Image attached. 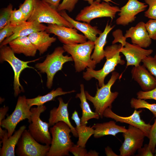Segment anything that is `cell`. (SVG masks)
Wrapping results in <instances>:
<instances>
[{"label": "cell", "instance_id": "52a82bcc", "mask_svg": "<svg viewBox=\"0 0 156 156\" xmlns=\"http://www.w3.org/2000/svg\"><path fill=\"white\" fill-rule=\"evenodd\" d=\"M120 10V8L117 6L112 5L105 1L101 2L95 0L82 9L76 16L75 20L88 23L97 18L109 17L112 21L116 13Z\"/></svg>", "mask_w": 156, "mask_h": 156}, {"label": "cell", "instance_id": "ab89813d", "mask_svg": "<svg viewBox=\"0 0 156 156\" xmlns=\"http://www.w3.org/2000/svg\"><path fill=\"white\" fill-rule=\"evenodd\" d=\"M145 26L151 38L156 40V19H150L145 23Z\"/></svg>", "mask_w": 156, "mask_h": 156}, {"label": "cell", "instance_id": "4316f807", "mask_svg": "<svg viewBox=\"0 0 156 156\" xmlns=\"http://www.w3.org/2000/svg\"><path fill=\"white\" fill-rule=\"evenodd\" d=\"M72 119L76 125L75 129L78 135V140L77 144L85 148L86 144L92 135L94 133L93 127L86 126V124H81V119L79 118L77 112L75 110L72 114Z\"/></svg>", "mask_w": 156, "mask_h": 156}, {"label": "cell", "instance_id": "d6986e66", "mask_svg": "<svg viewBox=\"0 0 156 156\" xmlns=\"http://www.w3.org/2000/svg\"><path fill=\"white\" fill-rule=\"evenodd\" d=\"M131 73L132 78L142 91H149L156 87V79L143 65L133 67Z\"/></svg>", "mask_w": 156, "mask_h": 156}, {"label": "cell", "instance_id": "603a6c76", "mask_svg": "<svg viewBox=\"0 0 156 156\" xmlns=\"http://www.w3.org/2000/svg\"><path fill=\"white\" fill-rule=\"evenodd\" d=\"M28 36L40 55L45 52L56 40V38L50 36V34L46 30L33 32Z\"/></svg>", "mask_w": 156, "mask_h": 156}, {"label": "cell", "instance_id": "7c38bea8", "mask_svg": "<svg viewBox=\"0 0 156 156\" xmlns=\"http://www.w3.org/2000/svg\"><path fill=\"white\" fill-rule=\"evenodd\" d=\"M124 140L119 149L120 156H130L134 155L138 149L142 147L144 133L141 130L129 125L127 131L122 133Z\"/></svg>", "mask_w": 156, "mask_h": 156}, {"label": "cell", "instance_id": "836d02e7", "mask_svg": "<svg viewBox=\"0 0 156 156\" xmlns=\"http://www.w3.org/2000/svg\"><path fill=\"white\" fill-rule=\"evenodd\" d=\"M143 65L156 79V59L149 55L142 61Z\"/></svg>", "mask_w": 156, "mask_h": 156}, {"label": "cell", "instance_id": "4dcf8cb0", "mask_svg": "<svg viewBox=\"0 0 156 156\" xmlns=\"http://www.w3.org/2000/svg\"><path fill=\"white\" fill-rule=\"evenodd\" d=\"M13 10V5L9 4L2 9L0 13V30L10 23V16Z\"/></svg>", "mask_w": 156, "mask_h": 156}, {"label": "cell", "instance_id": "f907efd6", "mask_svg": "<svg viewBox=\"0 0 156 156\" xmlns=\"http://www.w3.org/2000/svg\"><path fill=\"white\" fill-rule=\"evenodd\" d=\"M154 156H156V148H155V154Z\"/></svg>", "mask_w": 156, "mask_h": 156}, {"label": "cell", "instance_id": "7bdbcfd3", "mask_svg": "<svg viewBox=\"0 0 156 156\" xmlns=\"http://www.w3.org/2000/svg\"><path fill=\"white\" fill-rule=\"evenodd\" d=\"M138 154L136 156H153V154L149 148L148 144H145L143 147L137 150Z\"/></svg>", "mask_w": 156, "mask_h": 156}, {"label": "cell", "instance_id": "7a4b0ae2", "mask_svg": "<svg viewBox=\"0 0 156 156\" xmlns=\"http://www.w3.org/2000/svg\"><path fill=\"white\" fill-rule=\"evenodd\" d=\"M49 131L52 141L46 156H70V150L74 144L71 139L70 127L65 122L60 121L51 127Z\"/></svg>", "mask_w": 156, "mask_h": 156}, {"label": "cell", "instance_id": "74e56055", "mask_svg": "<svg viewBox=\"0 0 156 156\" xmlns=\"http://www.w3.org/2000/svg\"><path fill=\"white\" fill-rule=\"evenodd\" d=\"M15 27L11 25L10 23L0 30V44L6 38L13 34L14 29Z\"/></svg>", "mask_w": 156, "mask_h": 156}, {"label": "cell", "instance_id": "484cf974", "mask_svg": "<svg viewBox=\"0 0 156 156\" xmlns=\"http://www.w3.org/2000/svg\"><path fill=\"white\" fill-rule=\"evenodd\" d=\"M107 22L103 32L97 37L94 41V48L93 53L91 55V58L96 63H99L105 56L104 46L107 43V38L109 32L114 28Z\"/></svg>", "mask_w": 156, "mask_h": 156}, {"label": "cell", "instance_id": "e575fe53", "mask_svg": "<svg viewBox=\"0 0 156 156\" xmlns=\"http://www.w3.org/2000/svg\"><path fill=\"white\" fill-rule=\"evenodd\" d=\"M148 5V10L144 12V16L150 19H156V0H144Z\"/></svg>", "mask_w": 156, "mask_h": 156}, {"label": "cell", "instance_id": "bcb514c9", "mask_svg": "<svg viewBox=\"0 0 156 156\" xmlns=\"http://www.w3.org/2000/svg\"><path fill=\"white\" fill-rule=\"evenodd\" d=\"M105 152L107 156H120L115 153L108 146L105 148Z\"/></svg>", "mask_w": 156, "mask_h": 156}, {"label": "cell", "instance_id": "cb8c5ba5", "mask_svg": "<svg viewBox=\"0 0 156 156\" xmlns=\"http://www.w3.org/2000/svg\"><path fill=\"white\" fill-rule=\"evenodd\" d=\"M8 44L15 54L22 53L27 57L35 56L37 51L28 36L17 37Z\"/></svg>", "mask_w": 156, "mask_h": 156}, {"label": "cell", "instance_id": "277c9868", "mask_svg": "<svg viewBox=\"0 0 156 156\" xmlns=\"http://www.w3.org/2000/svg\"><path fill=\"white\" fill-rule=\"evenodd\" d=\"M94 42L88 40L85 42L74 44H63L65 52L70 54L74 62L76 72H80L88 68L94 69L96 64L91 58Z\"/></svg>", "mask_w": 156, "mask_h": 156}, {"label": "cell", "instance_id": "b9f144b4", "mask_svg": "<svg viewBox=\"0 0 156 156\" xmlns=\"http://www.w3.org/2000/svg\"><path fill=\"white\" fill-rule=\"evenodd\" d=\"M70 152L75 156H86L88 152L85 148L75 144L70 148Z\"/></svg>", "mask_w": 156, "mask_h": 156}, {"label": "cell", "instance_id": "ac0fdd59", "mask_svg": "<svg viewBox=\"0 0 156 156\" xmlns=\"http://www.w3.org/2000/svg\"><path fill=\"white\" fill-rule=\"evenodd\" d=\"M57 99L59 102L58 107H54L50 111L49 123L50 126H53L59 122H63L70 127L73 135L76 138L78 137L75 128L72 125L69 119L68 109V102L65 103L60 97H58Z\"/></svg>", "mask_w": 156, "mask_h": 156}, {"label": "cell", "instance_id": "c3c4849f", "mask_svg": "<svg viewBox=\"0 0 156 156\" xmlns=\"http://www.w3.org/2000/svg\"><path fill=\"white\" fill-rule=\"evenodd\" d=\"M83 0L84 1L88 2L89 4H92L95 1V0ZM96 0L97 1H105V2L108 3H109L110 2H111L112 3H115L112 0Z\"/></svg>", "mask_w": 156, "mask_h": 156}, {"label": "cell", "instance_id": "9c48e42d", "mask_svg": "<svg viewBox=\"0 0 156 156\" xmlns=\"http://www.w3.org/2000/svg\"><path fill=\"white\" fill-rule=\"evenodd\" d=\"M47 108L43 105L31 108V122L28 126V131L33 138L38 142L50 145L52 137L49 130L50 125L48 122L43 121L40 118L41 114Z\"/></svg>", "mask_w": 156, "mask_h": 156}, {"label": "cell", "instance_id": "8992f818", "mask_svg": "<svg viewBox=\"0 0 156 156\" xmlns=\"http://www.w3.org/2000/svg\"><path fill=\"white\" fill-rule=\"evenodd\" d=\"M27 21L42 23L56 24L73 28L59 12L42 0H37L33 11Z\"/></svg>", "mask_w": 156, "mask_h": 156}, {"label": "cell", "instance_id": "ffe728a7", "mask_svg": "<svg viewBox=\"0 0 156 156\" xmlns=\"http://www.w3.org/2000/svg\"><path fill=\"white\" fill-rule=\"evenodd\" d=\"M46 27L47 26L42 23L27 21L21 25L15 26L14 29L13 34L6 38L0 44V47L7 45L17 37L28 36L33 32L45 30Z\"/></svg>", "mask_w": 156, "mask_h": 156}, {"label": "cell", "instance_id": "f1b7e54d", "mask_svg": "<svg viewBox=\"0 0 156 156\" xmlns=\"http://www.w3.org/2000/svg\"><path fill=\"white\" fill-rule=\"evenodd\" d=\"M75 92L74 90L67 92L64 91L62 88L59 87L55 90L53 89L44 95H39L32 99H26V102L28 105L31 107L33 105L38 106L43 105L47 102L54 100L57 96Z\"/></svg>", "mask_w": 156, "mask_h": 156}, {"label": "cell", "instance_id": "9a60e30c", "mask_svg": "<svg viewBox=\"0 0 156 156\" xmlns=\"http://www.w3.org/2000/svg\"><path fill=\"white\" fill-rule=\"evenodd\" d=\"M148 6L146 3L138 0H128L120 8L119 16L116 20L117 25L125 26L135 21V16L144 11Z\"/></svg>", "mask_w": 156, "mask_h": 156}, {"label": "cell", "instance_id": "8fae6325", "mask_svg": "<svg viewBox=\"0 0 156 156\" xmlns=\"http://www.w3.org/2000/svg\"><path fill=\"white\" fill-rule=\"evenodd\" d=\"M16 146L15 152L18 156H46L50 146L39 144L31 136L28 130L26 129Z\"/></svg>", "mask_w": 156, "mask_h": 156}, {"label": "cell", "instance_id": "f35d334b", "mask_svg": "<svg viewBox=\"0 0 156 156\" xmlns=\"http://www.w3.org/2000/svg\"><path fill=\"white\" fill-rule=\"evenodd\" d=\"M136 95L137 99L145 100L152 99L156 101V87L148 91H139L137 93Z\"/></svg>", "mask_w": 156, "mask_h": 156}, {"label": "cell", "instance_id": "5b68a950", "mask_svg": "<svg viewBox=\"0 0 156 156\" xmlns=\"http://www.w3.org/2000/svg\"><path fill=\"white\" fill-rule=\"evenodd\" d=\"M65 52L63 47H57L52 53L47 55L42 62L37 63L35 65L36 67L41 73L46 74V86L48 88H51L55 75L62 70L64 64L73 61L71 56L63 55Z\"/></svg>", "mask_w": 156, "mask_h": 156}, {"label": "cell", "instance_id": "5bb4252c", "mask_svg": "<svg viewBox=\"0 0 156 156\" xmlns=\"http://www.w3.org/2000/svg\"><path fill=\"white\" fill-rule=\"evenodd\" d=\"M112 107H109L104 111L103 117L113 119L116 122L128 124L138 128L145 133L146 136L148 138L149 133L152 126L150 123H146L140 117V114L142 109L137 110L135 109L132 115L127 117L118 115L114 113L112 110Z\"/></svg>", "mask_w": 156, "mask_h": 156}, {"label": "cell", "instance_id": "681fc988", "mask_svg": "<svg viewBox=\"0 0 156 156\" xmlns=\"http://www.w3.org/2000/svg\"><path fill=\"white\" fill-rule=\"evenodd\" d=\"M7 130H3L2 129L1 127H0V138L1 140L6 132L7 131Z\"/></svg>", "mask_w": 156, "mask_h": 156}, {"label": "cell", "instance_id": "7402d4cb", "mask_svg": "<svg viewBox=\"0 0 156 156\" xmlns=\"http://www.w3.org/2000/svg\"><path fill=\"white\" fill-rule=\"evenodd\" d=\"M26 127L23 125L21 126L14 134L8 137V132L6 131L0 141V145L2 146L0 151V156H15L16 146L21 136L22 133L26 129Z\"/></svg>", "mask_w": 156, "mask_h": 156}, {"label": "cell", "instance_id": "6da1fadb", "mask_svg": "<svg viewBox=\"0 0 156 156\" xmlns=\"http://www.w3.org/2000/svg\"><path fill=\"white\" fill-rule=\"evenodd\" d=\"M122 47L120 44H112L107 46L104 49L106 61L102 68L96 70L87 68L86 71L83 73V78L86 81L95 78L98 81V86L100 88L104 85L105 77L115 70L117 65L118 64L123 65L125 64V61L121 59L120 55V50Z\"/></svg>", "mask_w": 156, "mask_h": 156}, {"label": "cell", "instance_id": "ba28073f", "mask_svg": "<svg viewBox=\"0 0 156 156\" xmlns=\"http://www.w3.org/2000/svg\"><path fill=\"white\" fill-rule=\"evenodd\" d=\"M10 47L5 45L0 48V61L1 62L4 61L8 62L11 66L14 73L13 83L14 94L16 97L21 92H24V89L21 85L19 81L20 74L24 69L27 68L34 69V67L29 66V63L35 62L40 58L34 60L24 61L17 57Z\"/></svg>", "mask_w": 156, "mask_h": 156}, {"label": "cell", "instance_id": "3957f363", "mask_svg": "<svg viewBox=\"0 0 156 156\" xmlns=\"http://www.w3.org/2000/svg\"><path fill=\"white\" fill-rule=\"evenodd\" d=\"M120 77L118 73L113 71L110 78L107 84L100 88L97 87L96 93L94 96L91 95L88 91H85L87 99L92 103L95 109V112L101 118H103L104 111L109 107H112V103L118 96V92H112L111 88Z\"/></svg>", "mask_w": 156, "mask_h": 156}, {"label": "cell", "instance_id": "2e32d148", "mask_svg": "<svg viewBox=\"0 0 156 156\" xmlns=\"http://www.w3.org/2000/svg\"><path fill=\"white\" fill-rule=\"evenodd\" d=\"M153 51L152 49H145L138 45L131 44L127 41L120 50V53L125 57L127 66H138L144 59L150 55Z\"/></svg>", "mask_w": 156, "mask_h": 156}, {"label": "cell", "instance_id": "d6a6232c", "mask_svg": "<svg viewBox=\"0 0 156 156\" xmlns=\"http://www.w3.org/2000/svg\"><path fill=\"white\" fill-rule=\"evenodd\" d=\"M37 0H25L19 7V9L23 13L27 21L33 11Z\"/></svg>", "mask_w": 156, "mask_h": 156}, {"label": "cell", "instance_id": "e0dca14e", "mask_svg": "<svg viewBox=\"0 0 156 156\" xmlns=\"http://www.w3.org/2000/svg\"><path fill=\"white\" fill-rule=\"evenodd\" d=\"M126 38H130L132 43L143 48L149 47L152 43L145 26V23L140 21L135 26L132 27L126 31L124 35Z\"/></svg>", "mask_w": 156, "mask_h": 156}, {"label": "cell", "instance_id": "4fadbf2b", "mask_svg": "<svg viewBox=\"0 0 156 156\" xmlns=\"http://www.w3.org/2000/svg\"><path fill=\"white\" fill-rule=\"evenodd\" d=\"M48 33L56 36L59 40L65 44L83 43L87 41L84 35L77 32V29L56 24H48L45 30Z\"/></svg>", "mask_w": 156, "mask_h": 156}, {"label": "cell", "instance_id": "f6af8a7d", "mask_svg": "<svg viewBox=\"0 0 156 156\" xmlns=\"http://www.w3.org/2000/svg\"><path fill=\"white\" fill-rule=\"evenodd\" d=\"M9 107L8 106H4L0 108V123L5 119V117L8 111Z\"/></svg>", "mask_w": 156, "mask_h": 156}, {"label": "cell", "instance_id": "f546056e", "mask_svg": "<svg viewBox=\"0 0 156 156\" xmlns=\"http://www.w3.org/2000/svg\"><path fill=\"white\" fill-rule=\"evenodd\" d=\"M130 104L131 107L135 109L145 108L149 110L156 117V103H150L145 100L132 98Z\"/></svg>", "mask_w": 156, "mask_h": 156}, {"label": "cell", "instance_id": "ee69618b", "mask_svg": "<svg viewBox=\"0 0 156 156\" xmlns=\"http://www.w3.org/2000/svg\"><path fill=\"white\" fill-rule=\"evenodd\" d=\"M53 8L57 10L61 0H42Z\"/></svg>", "mask_w": 156, "mask_h": 156}, {"label": "cell", "instance_id": "816d5d0a", "mask_svg": "<svg viewBox=\"0 0 156 156\" xmlns=\"http://www.w3.org/2000/svg\"><path fill=\"white\" fill-rule=\"evenodd\" d=\"M154 57L156 59V53Z\"/></svg>", "mask_w": 156, "mask_h": 156}, {"label": "cell", "instance_id": "d590c367", "mask_svg": "<svg viewBox=\"0 0 156 156\" xmlns=\"http://www.w3.org/2000/svg\"><path fill=\"white\" fill-rule=\"evenodd\" d=\"M148 138L149 139V147L154 154L155 153L156 145V119L155 120L154 124L152 125Z\"/></svg>", "mask_w": 156, "mask_h": 156}, {"label": "cell", "instance_id": "7dc6e473", "mask_svg": "<svg viewBox=\"0 0 156 156\" xmlns=\"http://www.w3.org/2000/svg\"><path fill=\"white\" fill-rule=\"evenodd\" d=\"M99 153L95 150H90L86 153V156H98Z\"/></svg>", "mask_w": 156, "mask_h": 156}, {"label": "cell", "instance_id": "8d00e7d4", "mask_svg": "<svg viewBox=\"0 0 156 156\" xmlns=\"http://www.w3.org/2000/svg\"><path fill=\"white\" fill-rule=\"evenodd\" d=\"M78 0H63L59 4L57 11L59 12L62 10H67L69 12L74 9Z\"/></svg>", "mask_w": 156, "mask_h": 156}, {"label": "cell", "instance_id": "60d3db41", "mask_svg": "<svg viewBox=\"0 0 156 156\" xmlns=\"http://www.w3.org/2000/svg\"><path fill=\"white\" fill-rule=\"evenodd\" d=\"M112 35L114 39L112 44L119 42L123 47L126 42L127 38L123 35L122 31L119 29H117L113 32Z\"/></svg>", "mask_w": 156, "mask_h": 156}, {"label": "cell", "instance_id": "d4e9b609", "mask_svg": "<svg viewBox=\"0 0 156 156\" xmlns=\"http://www.w3.org/2000/svg\"><path fill=\"white\" fill-rule=\"evenodd\" d=\"M92 126L94 129V136L97 138L109 135L116 136L118 133H123L127 130L125 127L116 124L114 121L95 124Z\"/></svg>", "mask_w": 156, "mask_h": 156}, {"label": "cell", "instance_id": "30bf717a", "mask_svg": "<svg viewBox=\"0 0 156 156\" xmlns=\"http://www.w3.org/2000/svg\"><path fill=\"white\" fill-rule=\"evenodd\" d=\"M31 107L27 104L25 96L18 97L13 112L0 123V127L7 130L8 138L12 135L16 125L21 121L27 119L29 123L31 122Z\"/></svg>", "mask_w": 156, "mask_h": 156}, {"label": "cell", "instance_id": "83f0119b", "mask_svg": "<svg viewBox=\"0 0 156 156\" xmlns=\"http://www.w3.org/2000/svg\"><path fill=\"white\" fill-rule=\"evenodd\" d=\"M80 87V92L77 94L75 97L79 98L81 101L80 105L82 112L81 124H87L89 120L93 118L98 119L100 117L98 114L92 112L91 109L87 101L83 84H81Z\"/></svg>", "mask_w": 156, "mask_h": 156}, {"label": "cell", "instance_id": "44dd1931", "mask_svg": "<svg viewBox=\"0 0 156 156\" xmlns=\"http://www.w3.org/2000/svg\"><path fill=\"white\" fill-rule=\"evenodd\" d=\"M59 12L61 16L70 23L73 28L81 32L89 40L94 41L97 35H99L102 32L96 26H93L90 23L80 22L73 19L68 15L66 10H62Z\"/></svg>", "mask_w": 156, "mask_h": 156}, {"label": "cell", "instance_id": "1f68e13d", "mask_svg": "<svg viewBox=\"0 0 156 156\" xmlns=\"http://www.w3.org/2000/svg\"><path fill=\"white\" fill-rule=\"evenodd\" d=\"M26 21L24 14L20 9H15L12 10L10 20L11 25L15 26H19Z\"/></svg>", "mask_w": 156, "mask_h": 156}]
</instances>
